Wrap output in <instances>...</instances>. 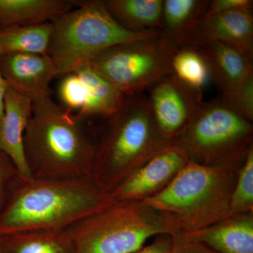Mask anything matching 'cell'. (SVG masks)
<instances>
[{
    "mask_svg": "<svg viewBox=\"0 0 253 253\" xmlns=\"http://www.w3.org/2000/svg\"><path fill=\"white\" fill-rule=\"evenodd\" d=\"M244 159L214 166L189 161L166 189L143 202L179 233L205 229L232 214L231 194Z\"/></svg>",
    "mask_w": 253,
    "mask_h": 253,
    "instance_id": "277c9868",
    "label": "cell"
},
{
    "mask_svg": "<svg viewBox=\"0 0 253 253\" xmlns=\"http://www.w3.org/2000/svg\"><path fill=\"white\" fill-rule=\"evenodd\" d=\"M86 121L65 109L51 95L33 101L23 135L32 177L92 178L95 141L86 130Z\"/></svg>",
    "mask_w": 253,
    "mask_h": 253,
    "instance_id": "7a4b0ae2",
    "label": "cell"
},
{
    "mask_svg": "<svg viewBox=\"0 0 253 253\" xmlns=\"http://www.w3.org/2000/svg\"><path fill=\"white\" fill-rule=\"evenodd\" d=\"M114 202L93 178L19 177L0 214V235L24 231L65 230Z\"/></svg>",
    "mask_w": 253,
    "mask_h": 253,
    "instance_id": "6da1fadb",
    "label": "cell"
},
{
    "mask_svg": "<svg viewBox=\"0 0 253 253\" xmlns=\"http://www.w3.org/2000/svg\"><path fill=\"white\" fill-rule=\"evenodd\" d=\"M174 253H175V252H174Z\"/></svg>",
    "mask_w": 253,
    "mask_h": 253,
    "instance_id": "f546056e",
    "label": "cell"
},
{
    "mask_svg": "<svg viewBox=\"0 0 253 253\" xmlns=\"http://www.w3.org/2000/svg\"><path fill=\"white\" fill-rule=\"evenodd\" d=\"M75 6L71 0H0V28L52 22Z\"/></svg>",
    "mask_w": 253,
    "mask_h": 253,
    "instance_id": "ac0fdd59",
    "label": "cell"
},
{
    "mask_svg": "<svg viewBox=\"0 0 253 253\" xmlns=\"http://www.w3.org/2000/svg\"><path fill=\"white\" fill-rule=\"evenodd\" d=\"M189 162L184 150L170 144L136 169L110 195L114 201H144L166 189Z\"/></svg>",
    "mask_w": 253,
    "mask_h": 253,
    "instance_id": "30bf717a",
    "label": "cell"
},
{
    "mask_svg": "<svg viewBox=\"0 0 253 253\" xmlns=\"http://www.w3.org/2000/svg\"><path fill=\"white\" fill-rule=\"evenodd\" d=\"M109 14L133 33L160 31L163 0H104Z\"/></svg>",
    "mask_w": 253,
    "mask_h": 253,
    "instance_id": "d6986e66",
    "label": "cell"
},
{
    "mask_svg": "<svg viewBox=\"0 0 253 253\" xmlns=\"http://www.w3.org/2000/svg\"><path fill=\"white\" fill-rule=\"evenodd\" d=\"M105 120L102 132L95 141L92 178L110 194L172 144L158 130L144 92L124 95L119 109Z\"/></svg>",
    "mask_w": 253,
    "mask_h": 253,
    "instance_id": "3957f363",
    "label": "cell"
},
{
    "mask_svg": "<svg viewBox=\"0 0 253 253\" xmlns=\"http://www.w3.org/2000/svg\"><path fill=\"white\" fill-rule=\"evenodd\" d=\"M230 211L231 214L253 212V146L238 173L231 196Z\"/></svg>",
    "mask_w": 253,
    "mask_h": 253,
    "instance_id": "603a6c76",
    "label": "cell"
},
{
    "mask_svg": "<svg viewBox=\"0 0 253 253\" xmlns=\"http://www.w3.org/2000/svg\"><path fill=\"white\" fill-rule=\"evenodd\" d=\"M179 49L160 33L153 38L113 46L89 63L123 94H138L172 73L173 57Z\"/></svg>",
    "mask_w": 253,
    "mask_h": 253,
    "instance_id": "ba28073f",
    "label": "cell"
},
{
    "mask_svg": "<svg viewBox=\"0 0 253 253\" xmlns=\"http://www.w3.org/2000/svg\"><path fill=\"white\" fill-rule=\"evenodd\" d=\"M0 72L8 86L33 102L51 95L50 83L60 76L47 54L1 55Z\"/></svg>",
    "mask_w": 253,
    "mask_h": 253,
    "instance_id": "8fae6325",
    "label": "cell"
},
{
    "mask_svg": "<svg viewBox=\"0 0 253 253\" xmlns=\"http://www.w3.org/2000/svg\"><path fill=\"white\" fill-rule=\"evenodd\" d=\"M6 86H7V84H6V82H5L4 78L1 76V72H0V122H1L3 115H4V96Z\"/></svg>",
    "mask_w": 253,
    "mask_h": 253,
    "instance_id": "f1b7e54d",
    "label": "cell"
},
{
    "mask_svg": "<svg viewBox=\"0 0 253 253\" xmlns=\"http://www.w3.org/2000/svg\"><path fill=\"white\" fill-rule=\"evenodd\" d=\"M51 28V22L0 28V56L46 54Z\"/></svg>",
    "mask_w": 253,
    "mask_h": 253,
    "instance_id": "44dd1931",
    "label": "cell"
},
{
    "mask_svg": "<svg viewBox=\"0 0 253 253\" xmlns=\"http://www.w3.org/2000/svg\"><path fill=\"white\" fill-rule=\"evenodd\" d=\"M20 177L16 166L8 156L0 151V206L3 204L4 199L5 187L8 181H17Z\"/></svg>",
    "mask_w": 253,
    "mask_h": 253,
    "instance_id": "484cf974",
    "label": "cell"
},
{
    "mask_svg": "<svg viewBox=\"0 0 253 253\" xmlns=\"http://www.w3.org/2000/svg\"><path fill=\"white\" fill-rule=\"evenodd\" d=\"M194 47L204 56L210 78L222 93L221 99L230 104L246 80L253 76V60L223 43L208 42Z\"/></svg>",
    "mask_w": 253,
    "mask_h": 253,
    "instance_id": "7c38bea8",
    "label": "cell"
},
{
    "mask_svg": "<svg viewBox=\"0 0 253 253\" xmlns=\"http://www.w3.org/2000/svg\"><path fill=\"white\" fill-rule=\"evenodd\" d=\"M73 253H133L148 240L179 234L140 201H114L65 229Z\"/></svg>",
    "mask_w": 253,
    "mask_h": 253,
    "instance_id": "8992f818",
    "label": "cell"
},
{
    "mask_svg": "<svg viewBox=\"0 0 253 253\" xmlns=\"http://www.w3.org/2000/svg\"><path fill=\"white\" fill-rule=\"evenodd\" d=\"M172 70L173 74L183 83L201 90L210 78L204 56L194 46H183L176 51Z\"/></svg>",
    "mask_w": 253,
    "mask_h": 253,
    "instance_id": "7402d4cb",
    "label": "cell"
},
{
    "mask_svg": "<svg viewBox=\"0 0 253 253\" xmlns=\"http://www.w3.org/2000/svg\"><path fill=\"white\" fill-rule=\"evenodd\" d=\"M173 144L184 150L190 161L199 164L238 162L253 146V122L224 99L204 102Z\"/></svg>",
    "mask_w": 253,
    "mask_h": 253,
    "instance_id": "52a82bcc",
    "label": "cell"
},
{
    "mask_svg": "<svg viewBox=\"0 0 253 253\" xmlns=\"http://www.w3.org/2000/svg\"><path fill=\"white\" fill-rule=\"evenodd\" d=\"M73 72L82 82L83 109L77 117L84 120L93 118L106 119L119 109L124 94L98 73L89 62L83 63Z\"/></svg>",
    "mask_w": 253,
    "mask_h": 253,
    "instance_id": "2e32d148",
    "label": "cell"
},
{
    "mask_svg": "<svg viewBox=\"0 0 253 253\" xmlns=\"http://www.w3.org/2000/svg\"><path fill=\"white\" fill-rule=\"evenodd\" d=\"M180 234L217 253H253V212L232 214L205 229Z\"/></svg>",
    "mask_w": 253,
    "mask_h": 253,
    "instance_id": "9a60e30c",
    "label": "cell"
},
{
    "mask_svg": "<svg viewBox=\"0 0 253 253\" xmlns=\"http://www.w3.org/2000/svg\"><path fill=\"white\" fill-rule=\"evenodd\" d=\"M173 239L175 253H217L204 245L186 239L180 233Z\"/></svg>",
    "mask_w": 253,
    "mask_h": 253,
    "instance_id": "83f0119b",
    "label": "cell"
},
{
    "mask_svg": "<svg viewBox=\"0 0 253 253\" xmlns=\"http://www.w3.org/2000/svg\"><path fill=\"white\" fill-rule=\"evenodd\" d=\"M46 54L63 76L103 51L125 43L158 36L160 31L133 33L109 14L104 0L76 1L70 10L51 22Z\"/></svg>",
    "mask_w": 253,
    "mask_h": 253,
    "instance_id": "5b68a950",
    "label": "cell"
},
{
    "mask_svg": "<svg viewBox=\"0 0 253 253\" xmlns=\"http://www.w3.org/2000/svg\"><path fill=\"white\" fill-rule=\"evenodd\" d=\"M220 42L232 46L253 59L252 11H226L205 16L191 45Z\"/></svg>",
    "mask_w": 253,
    "mask_h": 253,
    "instance_id": "5bb4252c",
    "label": "cell"
},
{
    "mask_svg": "<svg viewBox=\"0 0 253 253\" xmlns=\"http://www.w3.org/2000/svg\"><path fill=\"white\" fill-rule=\"evenodd\" d=\"M209 4V0H164L160 33L179 48L191 45Z\"/></svg>",
    "mask_w": 253,
    "mask_h": 253,
    "instance_id": "e0dca14e",
    "label": "cell"
},
{
    "mask_svg": "<svg viewBox=\"0 0 253 253\" xmlns=\"http://www.w3.org/2000/svg\"><path fill=\"white\" fill-rule=\"evenodd\" d=\"M229 105L241 116L253 122V76L246 80Z\"/></svg>",
    "mask_w": 253,
    "mask_h": 253,
    "instance_id": "cb8c5ba5",
    "label": "cell"
},
{
    "mask_svg": "<svg viewBox=\"0 0 253 253\" xmlns=\"http://www.w3.org/2000/svg\"><path fill=\"white\" fill-rule=\"evenodd\" d=\"M153 118L163 137L173 144L184 133L202 105V92L183 83L173 73L149 89Z\"/></svg>",
    "mask_w": 253,
    "mask_h": 253,
    "instance_id": "9c48e42d",
    "label": "cell"
},
{
    "mask_svg": "<svg viewBox=\"0 0 253 253\" xmlns=\"http://www.w3.org/2000/svg\"><path fill=\"white\" fill-rule=\"evenodd\" d=\"M32 109L31 99L6 86L4 115L0 122V151L11 159L21 178L32 177L23 149V135Z\"/></svg>",
    "mask_w": 253,
    "mask_h": 253,
    "instance_id": "4fadbf2b",
    "label": "cell"
},
{
    "mask_svg": "<svg viewBox=\"0 0 253 253\" xmlns=\"http://www.w3.org/2000/svg\"><path fill=\"white\" fill-rule=\"evenodd\" d=\"M133 253H175L173 236L161 235L155 237L151 244Z\"/></svg>",
    "mask_w": 253,
    "mask_h": 253,
    "instance_id": "4316f807",
    "label": "cell"
},
{
    "mask_svg": "<svg viewBox=\"0 0 253 253\" xmlns=\"http://www.w3.org/2000/svg\"><path fill=\"white\" fill-rule=\"evenodd\" d=\"M253 6L252 0H212L210 1L206 16L238 10L252 11Z\"/></svg>",
    "mask_w": 253,
    "mask_h": 253,
    "instance_id": "d4e9b609",
    "label": "cell"
},
{
    "mask_svg": "<svg viewBox=\"0 0 253 253\" xmlns=\"http://www.w3.org/2000/svg\"><path fill=\"white\" fill-rule=\"evenodd\" d=\"M0 253H73L65 230H42L0 235Z\"/></svg>",
    "mask_w": 253,
    "mask_h": 253,
    "instance_id": "ffe728a7",
    "label": "cell"
}]
</instances>
